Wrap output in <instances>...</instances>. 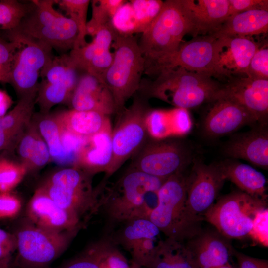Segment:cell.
<instances>
[{"label":"cell","mask_w":268,"mask_h":268,"mask_svg":"<svg viewBox=\"0 0 268 268\" xmlns=\"http://www.w3.org/2000/svg\"><path fill=\"white\" fill-rule=\"evenodd\" d=\"M166 179L128 169L112 185L102 186L98 211L104 214L108 227L136 218H148L156 205L153 201Z\"/></svg>","instance_id":"cell-1"},{"label":"cell","mask_w":268,"mask_h":268,"mask_svg":"<svg viewBox=\"0 0 268 268\" xmlns=\"http://www.w3.org/2000/svg\"><path fill=\"white\" fill-rule=\"evenodd\" d=\"M223 85L207 75L177 67L161 71L153 81L141 83L138 91L148 99L188 110L216 100Z\"/></svg>","instance_id":"cell-2"},{"label":"cell","mask_w":268,"mask_h":268,"mask_svg":"<svg viewBox=\"0 0 268 268\" xmlns=\"http://www.w3.org/2000/svg\"><path fill=\"white\" fill-rule=\"evenodd\" d=\"M183 172L172 175L164 182L148 219L166 238L184 243L201 230L203 218L193 215L187 208V177Z\"/></svg>","instance_id":"cell-3"},{"label":"cell","mask_w":268,"mask_h":268,"mask_svg":"<svg viewBox=\"0 0 268 268\" xmlns=\"http://www.w3.org/2000/svg\"><path fill=\"white\" fill-rule=\"evenodd\" d=\"M111 46L114 49L113 60L102 81L113 96L118 114L138 91L145 71V59L133 35L116 32Z\"/></svg>","instance_id":"cell-4"},{"label":"cell","mask_w":268,"mask_h":268,"mask_svg":"<svg viewBox=\"0 0 268 268\" xmlns=\"http://www.w3.org/2000/svg\"><path fill=\"white\" fill-rule=\"evenodd\" d=\"M138 93H139L138 92ZM132 103L118 113L119 117L112 133V155L102 182L114 174L124 163L135 154L149 138L146 125L151 109L148 98L139 93Z\"/></svg>","instance_id":"cell-5"},{"label":"cell","mask_w":268,"mask_h":268,"mask_svg":"<svg viewBox=\"0 0 268 268\" xmlns=\"http://www.w3.org/2000/svg\"><path fill=\"white\" fill-rule=\"evenodd\" d=\"M91 174L74 166L52 174L41 187L61 207L82 218L99 210L100 190L93 189Z\"/></svg>","instance_id":"cell-6"},{"label":"cell","mask_w":268,"mask_h":268,"mask_svg":"<svg viewBox=\"0 0 268 268\" xmlns=\"http://www.w3.org/2000/svg\"><path fill=\"white\" fill-rule=\"evenodd\" d=\"M32 9L13 29L60 52L72 50L78 30L75 22L54 7L55 0H33Z\"/></svg>","instance_id":"cell-7"},{"label":"cell","mask_w":268,"mask_h":268,"mask_svg":"<svg viewBox=\"0 0 268 268\" xmlns=\"http://www.w3.org/2000/svg\"><path fill=\"white\" fill-rule=\"evenodd\" d=\"M267 204V197L233 192L221 197L203 218L225 238L243 239L249 236L254 219Z\"/></svg>","instance_id":"cell-8"},{"label":"cell","mask_w":268,"mask_h":268,"mask_svg":"<svg viewBox=\"0 0 268 268\" xmlns=\"http://www.w3.org/2000/svg\"><path fill=\"white\" fill-rule=\"evenodd\" d=\"M192 33L179 0L163 1L159 13L142 33L138 43L145 62L176 50L183 37Z\"/></svg>","instance_id":"cell-9"},{"label":"cell","mask_w":268,"mask_h":268,"mask_svg":"<svg viewBox=\"0 0 268 268\" xmlns=\"http://www.w3.org/2000/svg\"><path fill=\"white\" fill-rule=\"evenodd\" d=\"M4 31L7 40L18 42L12 62L9 83L20 98L36 95L41 73L54 57L52 48L14 30Z\"/></svg>","instance_id":"cell-10"},{"label":"cell","mask_w":268,"mask_h":268,"mask_svg":"<svg viewBox=\"0 0 268 268\" xmlns=\"http://www.w3.org/2000/svg\"><path fill=\"white\" fill-rule=\"evenodd\" d=\"M217 40L207 34L183 42L176 50L146 62L144 73L157 76L162 71L182 67L215 78Z\"/></svg>","instance_id":"cell-11"},{"label":"cell","mask_w":268,"mask_h":268,"mask_svg":"<svg viewBox=\"0 0 268 268\" xmlns=\"http://www.w3.org/2000/svg\"><path fill=\"white\" fill-rule=\"evenodd\" d=\"M80 229L56 232L26 225L16 238L18 260L24 268H43L59 257L67 247Z\"/></svg>","instance_id":"cell-12"},{"label":"cell","mask_w":268,"mask_h":268,"mask_svg":"<svg viewBox=\"0 0 268 268\" xmlns=\"http://www.w3.org/2000/svg\"><path fill=\"white\" fill-rule=\"evenodd\" d=\"M128 169L166 179L183 172L192 161L190 149L176 138H149L133 156Z\"/></svg>","instance_id":"cell-13"},{"label":"cell","mask_w":268,"mask_h":268,"mask_svg":"<svg viewBox=\"0 0 268 268\" xmlns=\"http://www.w3.org/2000/svg\"><path fill=\"white\" fill-rule=\"evenodd\" d=\"M225 180L218 164L207 165L194 160L190 175L187 177L188 210L196 216L203 218L214 203Z\"/></svg>","instance_id":"cell-14"},{"label":"cell","mask_w":268,"mask_h":268,"mask_svg":"<svg viewBox=\"0 0 268 268\" xmlns=\"http://www.w3.org/2000/svg\"><path fill=\"white\" fill-rule=\"evenodd\" d=\"M215 78L246 76L250 61L261 43L248 37L217 38Z\"/></svg>","instance_id":"cell-15"},{"label":"cell","mask_w":268,"mask_h":268,"mask_svg":"<svg viewBox=\"0 0 268 268\" xmlns=\"http://www.w3.org/2000/svg\"><path fill=\"white\" fill-rule=\"evenodd\" d=\"M160 233L148 218H136L120 225L109 238L130 253L132 262L143 267L159 241Z\"/></svg>","instance_id":"cell-16"},{"label":"cell","mask_w":268,"mask_h":268,"mask_svg":"<svg viewBox=\"0 0 268 268\" xmlns=\"http://www.w3.org/2000/svg\"><path fill=\"white\" fill-rule=\"evenodd\" d=\"M204 120L205 134L212 137L234 132L244 126L256 123L252 114L241 104L223 94L211 102Z\"/></svg>","instance_id":"cell-17"},{"label":"cell","mask_w":268,"mask_h":268,"mask_svg":"<svg viewBox=\"0 0 268 268\" xmlns=\"http://www.w3.org/2000/svg\"><path fill=\"white\" fill-rule=\"evenodd\" d=\"M27 213L33 224L53 231H71L82 226L77 216L59 206L41 187L30 199Z\"/></svg>","instance_id":"cell-18"},{"label":"cell","mask_w":268,"mask_h":268,"mask_svg":"<svg viewBox=\"0 0 268 268\" xmlns=\"http://www.w3.org/2000/svg\"><path fill=\"white\" fill-rule=\"evenodd\" d=\"M223 93L245 107L258 124H267L268 115V80L247 76L235 78L224 84Z\"/></svg>","instance_id":"cell-19"},{"label":"cell","mask_w":268,"mask_h":268,"mask_svg":"<svg viewBox=\"0 0 268 268\" xmlns=\"http://www.w3.org/2000/svg\"><path fill=\"white\" fill-rule=\"evenodd\" d=\"M218 232L202 231L184 242L197 268H216L229 263L233 250Z\"/></svg>","instance_id":"cell-20"},{"label":"cell","mask_w":268,"mask_h":268,"mask_svg":"<svg viewBox=\"0 0 268 268\" xmlns=\"http://www.w3.org/2000/svg\"><path fill=\"white\" fill-rule=\"evenodd\" d=\"M193 37L211 34L228 17V0H179Z\"/></svg>","instance_id":"cell-21"},{"label":"cell","mask_w":268,"mask_h":268,"mask_svg":"<svg viewBox=\"0 0 268 268\" xmlns=\"http://www.w3.org/2000/svg\"><path fill=\"white\" fill-rule=\"evenodd\" d=\"M251 130L232 137L225 145L224 153L234 159H242L254 166L268 168L267 124H258Z\"/></svg>","instance_id":"cell-22"},{"label":"cell","mask_w":268,"mask_h":268,"mask_svg":"<svg viewBox=\"0 0 268 268\" xmlns=\"http://www.w3.org/2000/svg\"><path fill=\"white\" fill-rule=\"evenodd\" d=\"M163 3L160 0L127 1L112 18L111 25L119 34L142 33L157 16Z\"/></svg>","instance_id":"cell-23"},{"label":"cell","mask_w":268,"mask_h":268,"mask_svg":"<svg viewBox=\"0 0 268 268\" xmlns=\"http://www.w3.org/2000/svg\"><path fill=\"white\" fill-rule=\"evenodd\" d=\"M72 109L92 111L109 116L116 113L113 96L104 83L87 73L80 75L70 101Z\"/></svg>","instance_id":"cell-24"},{"label":"cell","mask_w":268,"mask_h":268,"mask_svg":"<svg viewBox=\"0 0 268 268\" xmlns=\"http://www.w3.org/2000/svg\"><path fill=\"white\" fill-rule=\"evenodd\" d=\"M111 125L101 131L85 138L74 163L77 167L93 175L106 172L112 155Z\"/></svg>","instance_id":"cell-25"},{"label":"cell","mask_w":268,"mask_h":268,"mask_svg":"<svg viewBox=\"0 0 268 268\" xmlns=\"http://www.w3.org/2000/svg\"><path fill=\"white\" fill-rule=\"evenodd\" d=\"M146 125L149 137L157 140L182 136L191 130L192 122L187 109H151Z\"/></svg>","instance_id":"cell-26"},{"label":"cell","mask_w":268,"mask_h":268,"mask_svg":"<svg viewBox=\"0 0 268 268\" xmlns=\"http://www.w3.org/2000/svg\"><path fill=\"white\" fill-rule=\"evenodd\" d=\"M268 9H253L231 16L211 35L216 38L248 37L267 34Z\"/></svg>","instance_id":"cell-27"},{"label":"cell","mask_w":268,"mask_h":268,"mask_svg":"<svg viewBox=\"0 0 268 268\" xmlns=\"http://www.w3.org/2000/svg\"><path fill=\"white\" fill-rule=\"evenodd\" d=\"M56 117L62 128L82 138L91 136L111 125L109 116L95 111L72 109L61 112Z\"/></svg>","instance_id":"cell-28"},{"label":"cell","mask_w":268,"mask_h":268,"mask_svg":"<svg viewBox=\"0 0 268 268\" xmlns=\"http://www.w3.org/2000/svg\"><path fill=\"white\" fill-rule=\"evenodd\" d=\"M226 180H229L241 191L252 196L267 197L266 179L252 166L234 160L218 163Z\"/></svg>","instance_id":"cell-29"},{"label":"cell","mask_w":268,"mask_h":268,"mask_svg":"<svg viewBox=\"0 0 268 268\" xmlns=\"http://www.w3.org/2000/svg\"><path fill=\"white\" fill-rule=\"evenodd\" d=\"M143 267L145 268H197L184 243L168 238L159 240Z\"/></svg>","instance_id":"cell-30"},{"label":"cell","mask_w":268,"mask_h":268,"mask_svg":"<svg viewBox=\"0 0 268 268\" xmlns=\"http://www.w3.org/2000/svg\"><path fill=\"white\" fill-rule=\"evenodd\" d=\"M18 152L27 170L42 167L51 158L46 143L34 126L29 128L21 137Z\"/></svg>","instance_id":"cell-31"},{"label":"cell","mask_w":268,"mask_h":268,"mask_svg":"<svg viewBox=\"0 0 268 268\" xmlns=\"http://www.w3.org/2000/svg\"><path fill=\"white\" fill-rule=\"evenodd\" d=\"M116 32L110 23L102 27L90 43L71 50L69 54L74 66L79 71L84 72L90 62L99 53L110 49Z\"/></svg>","instance_id":"cell-32"},{"label":"cell","mask_w":268,"mask_h":268,"mask_svg":"<svg viewBox=\"0 0 268 268\" xmlns=\"http://www.w3.org/2000/svg\"><path fill=\"white\" fill-rule=\"evenodd\" d=\"M78 71L69 54H63L53 57L42 71L40 77L49 83L64 85L72 95L80 77Z\"/></svg>","instance_id":"cell-33"},{"label":"cell","mask_w":268,"mask_h":268,"mask_svg":"<svg viewBox=\"0 0 268 268\" xmlns=\"http://www.w3.org/2000/svg\"><path fill=\"white\" fill-rule=\"evenodd\" d=\"M36 95L19 98L10 112L1 118L2 128L12 138L26 126L33 113Z\"/></svg>","instance_id":"cell-34"},{"label":"cell","mask_w":268,"mask_h":268,"mask_svg":"<svg viewBox=\"0 0 268 268\" xmlns=\"http://www.w3.org/2000/svg\"><path fill=\"white\" fill-rule=\"evenodd\" d=\"M106 238L60 268H103L105 260L115 248V245L108 237Z\"/></svg>","instance_id":"cell-35"},{"label":"cell","mask_w":268,"mask_h":268,"mask_svg":"<svg viewBox=\"0 0 268 268\" xmlns=\"http://www.w3.org/2000/svg\"><path fill=\"white\" fill-rule=\"evenodd\" d=\"M90 1L89 0H55V4L69 16L77 26L78 34L73 49L84 46L87 43L86 41L87 16Z\"/></svg>","instance_id":"cell-36"},{"label":"cell","mask_w":268,"mask_h":268,"mask_svg":"<svg viewBox=\"0 0 268 268\" xmlns=\"http://www.w3.org/2000/svg\"><path fill=\"white\" fill-rule=\"evenodd\" d=\"M127 2L125 0H93L92 17L87 23V35L93 37L102 27L111 22L118 9Z\"/></svg>","instance_id":"cell-37"},{"label":"cell","mask_w":268,"mask_h":268,"mask_svg":"<svg viewBox=\"0 0 268 268\" xmlns=\"http://www.w3.org/2000/svg\"><path fill=\"white\" fill-rule=\"evenodd\" d=\"M43 114L39 120L38 131L48 147L51 158L60 162L64 153L60 125L56 115Z\"/></svg>","instance_id":"cell-38"},{"label":"cell","mask_w":268,"mask_h":268,"mask_svg":"<svg viewBox=\"0 0 268 268\" xmlns=\"http://www.w3.org/2000/svg\"><path fill=\"white\" fill-rule=\"evenodd\" d=\"M72 94L62 84H54L43 79L39 83L35 102L43 114H47L53 106L70 101Z\"/></svg>","instance_id":"cell-39"},{"label":"cell","mask_w":268,"mask_h":268,"mask_svg":"<svg viewBox=\"0 0 268 268\" xmlns=\"http://www.w3.org/2000/svg\"><path fill=\"white\" fill-rule=\"evenodd\" d=\"M33 4L16 0L0 1V29L11 30L18 26L23 18L32 9Z\"/></svg>","instance_id":"cell-40"},{"label":"cell","mask_w":268,"mask_h":268,"mask_svg":"<svg viewBox=\"0 0 268 268\" xmlns=\"http://www.w3.org/2000/svg\"><path fill=\"white\" fill-rule=\"evenodd\" d=\"M27 169L23 164L4 160L0 162V191L7 192L23 179Z\"/></svg>","instance_id":"cell-41"},{"label":"cell","mask_w":268,"mask_h":268,"mask_svg":"<svg viewBox=\"0 0 268 268\" xmlns=\"http://www.w3.org/2000/svg\"><path fill=\"white\" fill-rule=\"evenodd\" d=\"M246 76L256 79L268 80V42L261 43L253 56Z\"/></svg>","instance_id":"cell-42"},{"label":"cell","mask_w":268,"mask_h":268,"mask_svg":"<svg viewBox=\"0 0 268 268\" xmlns=\"http://www.w3.org/2000/svg\"><path fill=\"white\" fill-rule=\"evenodd\" d=\"M18 46L14 40L0 37V82L9 83V74L14 54Z\"/></svg>","instance_id":"cell-43"},{"label":"cell","mask_w":268,"mask_h":268,"mask_svg":"<svg viewBox=\"0 0 268 268\" xmlns=\"http://www.w3.org/2000/svg\"><path fill=\"white\" fill-rule=\"evenodd\" d=\"M61 136L63 156L60 163L75 162L78 152L85 138L78 136L61 126Z\"/></svg>","instance_id":"cell-44"},{"label":"cell","mask_w":268,"mask_h":268,"mask_svg":"<svg viewBox=\"0 0 268 268\" xmlns=\"http://www.w3.org/2000/svg\"><path fill=\"white\" fill-rule=\"evenodd\" d=\"M249 237L263 246H268L267 208L260 212L254 219Z\"/></svg>","instance_id":"cell-45"},{"label":"cell","mask_w":268,"mask_h":268,"mask_svg":"<svg viewBox=\"0 0 268 268\" xmlns=\"http://www.w3.org/2000/svg\"><path fill=\"white\" fill-rule=\"evenodd\" d=\"M228 17L248 10L268 9L267 0H228Z\"/></svg>","instance_id":"cell-46"},{"label":"cell","mask_w":268,"mask_h":268,"mask_svg":"<svg viewBox=\"0 0 268 268\" xmlns=\"http://www.w3.org/2000/svg\"><path fill=\"white\" fill-rule=\"evenodd\" d=\"M21 207V201L17 197L7 192L0 194V218L15 216Z\"/></svg>","instance_id":"cell-47"},{"label":"cell","mask_w":268,"mask_h":268,"mask_svg":"<svg viewBox=\"0 0 268 268\" xmlns=\"http://www.w3.org/2000/svg\"><path fill=\"white\" fill-rule=\"evenodd\" d=\"M239 268H268V260L254 258L233 250Z\"/></svg>","instance_id":"cell-48"},{"label":"cell","mask_w":268,"mask_h":268,"mask_svg":"<svg viewBox=\"0 0 268 268\" xmlns=\"http://www.w3.org/2000/svg\"><path fill=\"white\" fill-rule=\"evenodd\" d=\"M16 248V237L0 229V260L9 257L11 252Z\"/></svg>","instance_id":"cell-49"},{"label":"cell","mask_w":268,"mask_h":268,"mask_svg":"<svg viewBox=\"0 0 268 268\" xmlns=\"http://www.w3.org/2000/svg\"><path fill=\"white\" fill-rule=\"evenodd\" d=\"M12 103V100L9 95L0 90V118L4 116Z\"/></svg>","instance_id":"cell-50"},{"label":"cell","mask_w":268,"mask_h":268,"mask_svg":"<svg viewBox=\"0 0 268 268\" xmlns=\"http://www.w3.org/2000/svg\"><path fill=\"white\" fill-rule=\"evenodd\" d=\"M12 138L2 127L0 118V150L4 149L9 143Z\"/></svg>","instance_id":"cell-51"},{"label":"cell","mask_w":268,"mask_h":268,"mask_svg":"<svg viewBox=\"0 0 268 268\" xmlns=\"http://www.w3.org/2000/svg\"><path fill=\"white\" fill-rule=\"evenodd\" d=\"M9 257L0 260V268H9Z\"/></svg>","instance_id":"cell-52"},{"label":"cell","mask_w":268,"mask_h":268,"mask_svg":"<svg viewBox=\"0 0 268 268\" xmlns=\"http://www.w3.org/2000/svg\"><path fill=\"white\" fill-rule=\"evenodd\" d=\"M129 268H145L142 267L141 266H139L137 265V264L132 262L131 264L130 265Z\"/></svg>","instance_id":"cell-53"},{"label":"cell","mask_w":268,"mask_h":268,"mask_svg":"<svg viewBox=\"0 0 268 268\" xmlns=\"http://www.w3.org/2000/svg\"><path fill=\"white\" fill-rule=\"evenodd\" d=\"M216 268H236L234 267H233L230 264V263H228V264H226L224 265H223L222 266H220V267H217Z\"/></svg>","instance_id":"cell-54"}]
</instances>
